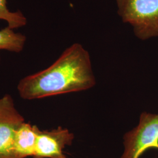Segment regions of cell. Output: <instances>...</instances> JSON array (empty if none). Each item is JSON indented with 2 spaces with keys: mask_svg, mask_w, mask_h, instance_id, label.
<instances>
[{
  "mask_svg": "<svg viewBox=\"0 0 158 158\" xmlns=\"http://www.w3.org/2000/svg\"><path fill=\"white\" fill-rule=\"evenodd\" d=\"M0 19L6 21L10 28L23 27L27 23V19L19 10L12 12L6 6V0H0Z\"/></svg>",
  "mask_w": 158,
  "mask_h": 158,
  "instance_id": "8",
  "label": "cell"
},
{
  "mask_svg": "<svg viewBox=\"0 0 158 158\" xmlns=\"http://www.w3.org/2000/svg\"><path fill=\"white\" fill-rule=\"evenodd\" d=\"M37 140L33 158H68L63 153L70 146L74 135L68 129L59 127L51 131H42L37 127Z\"/></svg>",
  "mask_w": 158,
  "mask_h": 158,
  "instance_id": "5",
  "label": "cell"
},
{
  "mask_svg": "<svg viewBox=\"0 0 158 158\" xmlns=\"http://www.w3.org/2000/svg\"><path fill=\"white\" fill-rule=\"evenodd\" d=\"M117 13L139 40L158 37V0H116Z\"/></svg>",
  "mask_w": 158,
  "mask_h": 158,
  "instance_id": "2",
  "label": "cell"
},
{
  "mask_svg": "<svg viewBox=\"0 0 158 158\" xmlns=\"http://www.w3.org/2000/svg\"><path fill=\"white\" fill-rule=\"evenodd\" d=\"M26 40L24 35L16 33L7 27L0 30V50L19 53L24 48Z\"/></svg>",
  "mask_w": 158,
  "mask_h": 158,
  "instance_id": "7",
  "label": "cell"
},
{
  "mask_svg": "<svg viewBox=\"0 0 158 158\" xmlns=\"http://www.w3.org/2000/svg\"><path fill=\"white\" fill-rule=\"evenodd\" d=\"M37 126L24 122L14 136V150L18 158L33 157L37 140Z\"/></svg>",
  "mask_w": 158,
  "mask_h": 158,
  "instance_id": "6",
  "label": "cell"
},
{
  "mask_svg": "<svg viewBox=\"0 0 158 158\" xmlns=\"http://www.w3.org/2000/svg\"><path fill=\"white\" fill-rule=\"evenodd\" d=\"M124 145L120 158H139L149 149H158V114L142 113L138 125L124 136Z\"/></svg>",
  "mask_w": 158,
  "mask_h": 158,
  "instance_id": "3",
  "label": "cell"
},
{
  "mask_svg": "<svg viewBox=\"0 0 158 158\" xmlns=\"http://www.w3.org/2000/svg\"><path fill=\"white\" fill-rule=\"evenodd\" d=\"M96 85L89 53L75 43L49 67L21 79L17 85L27 100L86 90Z\"/></svg>",
  "mask_w": 158,
  "mask_h": 158,
  "instance_id": "1",
  "label": "cell"
},
{
  "mask_svg": "<svg viewBox=\"0 0 158 158\" xmlns=\"http://www.w3.org/2000/svg\"><path fill=\"white\" fill-rule=\"evenodd\" d=\"M25 119L10 94L0 98V158H18L14 150V136Z\"/></svg>",
  "mask_w": 158,
  "mask_h": 158,
  "instance_id": "4",
  "label": "cell"
}]
</instances>
